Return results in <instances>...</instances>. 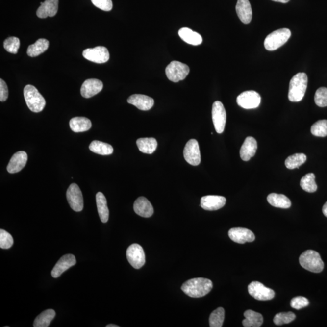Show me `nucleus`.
Here are the masks:
<instances>
[{"instance_id": "1", "label": "nucleus", "mask_w": 327, "mask_h": 327, "mask_svg": "<svg viewBox=\"0 0 327 327\" xmlns=\"http://www.w3.org/2000/svg\"><path fill=\"white\" fill-rule=\"evenodd\" d=\"M213 283L210 279L203 277L194 278L185 282L181 289L185 294L192 298H201L210 293Z\"/></svg>"}, {"instance_id": "2", "label": "nucleus", "mask_w": 327, "mask_h": 327, "mask_svg": "<svg viewBox=\"0 0 327 327\" xmlns=\"http://www.w3.org/2000/svg\"><path fill=\"white\" fill-rule=\"evenodd\" d=\"M308 77L305 73H298L291 79L288 99L292 102H300L304 97L307 88Z\"/></svg>"}, {"instance_id": "3", "label": "nucleus", "mask_w": 327, "mask_h": 327, "mask_svg": "<svg viewBox=\"0 0 327 327\" xmlns=\"http://www.w3.org/2000/svg\"><path fill=\"white\" fill-rule=\"evenodd\" d=\"M23 93L25 102L31 111L35 113L42 111L46 105V100L35 87L27 85Z\"/></svg>"}, {"instance_id": "4", "label": "nucleus", "mask_w": 327, "mask_h": 327, "mask_svg": "<svg viewBox=\"0 0 327 327\" xmlns=\"http://www.w3.org/2000/svg\"><path fill=\"white\" fill-rule=\"evenodd\" d=\"M300 263L303 269L316 274L323 271L324 268V262L320 254L312 250H308L301 254Z\"/></svg>"}, {"instance_id": "5", "label": "nucleus", "mask_w": 327, "mask_h": 327, "mask_svg": "<svg viewBox=\"0 0 327 327\" xmlns=\"http://www.w3.org/2000/svg\"><path fill=\"white\" fill-rule=\"evenodd\" d=\"M292 35L290 29L287 28L274 31L267 36L264 41V47L267 50L273 51L277 50L284 45Z\"/></svg>"}, {"instance_id": "6", "label": "nucleus", "mask_w": 327, "mask_h": 327, "mask_svg": "<svg viewBox=\"0 0 327 327\" xmlns=\"http://www.w3.org/2000/svg\"><path fill=\"white\" fill-rule=\"evenodd\" d=\"M190 72L189 67L187 64L177 61H172L167 66L166 74L170 81L174 82L183 80Z\"/></svg>"}, {"instance_id": "7", "label": "nucleus", "mask_w": 327, "mask_h": 327, "mask_svg": "<svg viewBox=\"0 0 327 327\" xmlns=\"http://www.w3.org/2000/svg\"><path fill=\"white\" fill-rule=\"evenodd\" d=\"M126 256L131 266L136 269H141L145 264V253L143 247L138 244H133L128 247Z\"/></svg>"}, {"instance_id": "8", "label": "nucleus", "mask_w": 327, "mask_h": 327, "mask_svg": "<svg viewBox=\"0 0 327 327\" xmlns=\"http://www.w3.org/2000/svg\"><path fill=\"white\" fill-rule=\"evenodd\" d=\"M66 197L72 210L79 212L83 209V197L78 185L72 184L67 190Z\"/></svg>"}, {"instance_id": "9", "label": "nucleus", "mask_w": 327, "mask_h": 327, "mask_svg": "<svg viewBox=\"0 0 327 327\" xmlns=\"http://www.w3.org/2000/svg\"><path fill=\"white\" fill-rule=\"evenodd\" d=\"M248 292L252 297L258 301L271 300L275 296L274 290L257 281L252 282L249 285Z\"/></svg>"}, {"instance_id": "10", "label": "nucleus", "mask_w": 327, "mask_h": 327, "mask_svg": "<svg viewBox=\"0 0 327 327\" xmlns=\"http://www.w3.org/2000/svg\"><path fill=\"white\" fill-rule=\"evenodd\" d=\"M226 119V111L223 103L219 101H215L212 107V120L218 133H222L225 130Z\"/></svg>"}, {"instance_id": "11", "label": "nucleus", "mask_w": 327, "mask_h": 327, "mask_svg": "<svg viewBox=\"0 0 327 327\" xmlns=\"http://www.w3.org/2000/svg\"><path fill=\"white\" fill-rule=\"evenodd\" d=\"M237 103L245 109H256L261 102V97L258 93L253 91L242 93L237 97Z\"/></svg>"}, {"instance_id": "12", "label": "nucleus", "mask_w": 327, "mask_h": 327, "mask_svg": "<svg viewBox=\"0 0 327 327\" xmlns=\"http://www.w3.org/2000/svg\"><path fill=\"white\" fill-rule=\"evenodd\" d=\"M82 55L86 60L98 64L106 63L110 58L109 50L104 46L86 49L82 52Z\"/></svg>"}, {"instance_id": "13", "label": "nucleus", "mask_w": 327, "mask_h": 327, "mask_svg": "<svg viewBox=\"0 0 327 327\" xmlns=\"http://www.w3.org/2000/svg\"><path fill=\"white\" fill-rule=\"evenodd\" d=\"M185 161L192 166H198L201 163V153L199 144L195 139L188 141L184 150Z\"/></svg>"}, {"instance_id": "14", "label": "nucleus", "mask_w": 327, "mask_h": 327, "mask_svg": "<svg viewBox=\"0 0 327 327\" xmlns=\"http://www.w3.org/2000/svg\"><path fill=\"white\" fill-rule=\"evenodd\" d=\"M228 236L231 240L238 244L251 243L255 239V236L251 230L246 228H232L228 231Z\"/></svg>"}, {"instance_id": "15", "label": "nucleus", "mask_w": 327, "mask_h": 327, "mask_svg": "<svg viewBox=\"0 0 327 327\" xmlns=\"http://www.w3.org/2000/svg\"><path fill=\"white\" fill-rule=\"evenodd\" d=\"M76 263V258L73 254H65L61 257L55 267H53L51 274L54 278L60 277L64 272L68 270Z\"/></svg>"}, {"instance_id": "16", "label": "nucleus", "mask_w": 327, "mask_h": 327, "mask_svg": "<svg viewBox=\"0 0 327 327\" xmlns=\"http://www.w3.org/2000/svg\"><path fill=\"white\" fill-rule=\"evenodd\" d=\"M225 197L218 195H207L201 199V207L203 209L208 211H214L220 209L225 205Z\"/></svg>"}, {"instance_id": "17", "label": "nucleus", "mask_w": 327, "mask_h": 327, "mask_svg": "<svg viewBox=\"0 0 327 327\" xmlns=\"http://www.w3.org/2000/svg\"><path fill=\"white\" fill-rule=\"evenodd\" d=\"M103 83L97 79H88L82 84L81 94L85 99H89L95 96L102 91Z\"/></svg>"}, {"instance_id": "18", "label": "nucleus", "mask_w": 327, "mask_h": 327, "mask_svg": "<svg viewBox=\"0 0 327 327\" xmlns=\"http://www.w3.org/2000/svg\"><path fill=\"white\" fill-rule=\"evenodd\" d=\"M27 154L24 151H20L12 156L7 167V172L10 174L19 172L24 168L27 161Z\"/></svg>"}, {"instance_id": "19", "label": "nucleus", "mask_w": 327, "mask_h": 327, "mask_svg": "<svg viewBox=\"0 0 327 327\" xmlns=\"http://www.w3.org/2000/svg\"><path fill=\"white\" fill-rule=\"evenodd\" d=\"M133 209L136 214L144 218H150L153 215L152 205L145 197H140L134 202Z\"/></svg>"}, {"instance_id": "20", "label": "nucleus", "mask_w": 327, "mask_h": 327, "mask_svg": "<svg viewBox=\"0 0 327 327\" xmlns=\"http://www.w3.org/2000/svg\"><path fill=\"white\" fill-rule=\"evenodd\" d=\"M127 102L130 104L135 105L138 109L144 110V111L151 109L154 103L152 98L141 94L131 95L128 98Z\"/></svg>"}, {"instance_id": "21", "label": "nucleus", "mask_w": 327, "mask_h": 327, "mask_svg": "<svg viewBox=\"0 0 327 327\" xmlns=\"http://www.w3.org/2000/svg\"><path fill=\"white\" fill-rule=\"evenodd\" d=\"M58 0H46L41 2V6L38 9L37 15L40 19H46L48 17H53L57 14Z\"/></svg>"}, {"instance_id": "22", "label": "nucleus", "mask_w": 327, "mask_h": 327, "mask_svg": "<svg viewBox=\"0 0 327 327\" xmlns=\"http://www.w3.org/2000/svg\"><path fill=\"white\" fill-rule=\"evenodd\" d=\"M257 148V141L253 137L249 136L241 146L240 156L244 161H248L255 155Z\"/></svg>"}, {"instance_id": "23", "label": "nucleus", "mask_w": 327, "mask_h": 327, "mask_svg": "<svg viewBox=\"0 0 327 327\" xmlns=\"http://www.w3.org/2000/svg\"><path fill=\"white\" fill-rule=\"evenodd\" d=\"M237 15L244 24H249L252 19V9L249 0H238L236 6Z\"/></svg>"}, {"instance_id": "24", "label": "nucleus", "mask_w": 327, "mask_h": 327, "mask_svg": "<svg viewBox=\"0 0 327 327\" xmlns=\"http://www.w3.org/2000/svg\"><path fill=\"white\" fill-rule=\"evenodd\" d=\"M178 34L182 40L189 45L198 46L202 43L201 35L189 28H182L179 30Z\"/></svg>"}, {"instance_id": "25", "label": "nucleus", "mask_w": 327, "mask_h": 327, "mask_svg": "<svg viewBox=\"0 0 327 327\" xmlns=\"http://www.w3.org/2000/svg\"><path fill=\"white\" fill-rule=\"evenodd\" d=\"M96 202L100 220H101L102 223H106L109 220V210L107 207L106 198L102 193H97Z\"/></svg>"}, {"instance_id": "26", "label": "nucleus", "mask_w": 327, "mask_h": 327, "mask_svg": "<svg viewBox=\"0 0 327 327\" xmlns=\"http://www.w3.org/2000/svg\"><path fill=\"white\" fill-rule=\"evenodd\" d=\"M245 319L243 321V326L245 327H259L263 323V317L261 314L253 310H248L244 314Z\"/></svg>"}, {"instance_id": "27", "label": "nucleus", "mask_w": 327, "mask_h": 327, "mask_svg": "<svg viewBox=\"0 0 327 327\" xmlns=\"http://www.w3.org/2000/svg\"><path fill=\"white\" fill-rule=\"evenodd\" d=\"M71 130L74 132H84L92 127L91 120L86 117H75L69 122Z\"/></svg>"}, {"instance_id": "28", "label": "nucleus", "mask_w": 327, "mask_h": 327, "mask_svg": "<svg viewBox=\"0 0 327 327\" xmlns=\"http://www.w3.org/2000/svg\"><path fill=\"white\" fill-rule=\"evenodd\" d=\"M267 201L270 205L277 208H288L292 205L289 198L282 194H270L268 195Z\"/></svg>"}, {"instance_id": "29", "label": "nucleus", "mask_w": 327, "mask_h": 327, "mask_svg": "<svg viewBox=\"0 0 327 327\" xmlns=\"http://www.w3.org/2000/svg\"><path fill=\"white\" fill-rule=\"evenodd\" d=\"M139 150L146 154H152L156 151L158 143L155 138H143L136 141Z\"/></svg>"}, {"instance_id": "30", "label": "nucleus", "mask_w": 327, "mask_h": 327, "mask_svg": "<svg viewBox=\"0 0 327 327\" xmlns=\"http://www.w3.org/2000/svg\"><path fill=\"white\" fill-rule=\"evenodd\" d=\"M49 46L50 42L48 40L40 38L34 44L29 46L27 50V55L31 57H35L47 50Z\"/></svg>"}, {"instance_id": "31", "label": "nucleus", "mask_w": 327, "mask_h": 327, "mask_svg": "<svg viewBox=\"0 0 327 327\" xmlns=\"http://www.w3.org/2000/svg\"><path fill=\"white\" fill-rule=\"evenodd\" d=\"M55 311L52 309H48L44 311L40 315L35 318L33 327H48L50 326L51 322L55 317Z\"/></svg>"}, {"instance_id": "32", "label": "nucleus", "mask_w": 327, "mask_h": 327, "mask_svg": "<svg viewBox=\"0 0 327 327\" xmlns=\"http://www.w3.org/2000/svg\"><path fill=\"white\" fill-rule=\"evenodd\" d=\"M89 149L92 152L101 155H109L113 152V148L111 145L100 141H92L90 144Z\"/></svg>"}, {"instance_id": "33", "label": "nucleus", "mask_w": 327, "mask_h": 327, "mask_svg": "<svg viewBox=\"0 0 327 327\" xmlns=\"http://www.w3.org/2000/svg\"><path fill=\"white\" fill-rule=\"evenodd\" d=\"M307 160V156L303 153H295L288 156L285 161V166L288 169L298 168Z\"/></svg>"}, {"instance_id": "34", "label": "nucleus", "mask_w": 327, "mask_h": 327, "mask_svg": "<svg viewBox=\"0 0 327 327\" xmlns=\"http://www.w3.org/2000/svg\"><path fill=\"white\" fill-rule=\"evenodd\" d=\"M301 187L305 192L308 193L315 192L318 186L315 182V175L313 173H309L302 177L300 182Z\"/></svg>"}, {"instance_id": "35", "label": "nucleus", "mask_w": 327, "mask_h": 327, "mask_svg": "<svg viewBox=\"0 0 327 327\" xmlns=\"http://www.w3.org/2000/svg\"><path fill=\"white\" fill-rule=\"evenodd\" d=\"M225 311L222 307H219L213 311L210 316L209 324L210 327H223L225 321Z\"/></svg>"}, {"instance_id": "36", "label": "nucleus", "mask_w": 327, "mask_h": 327, "mask_svg": "<svg viewBox=\"0 0 327 327\" xmlns=\"http://www.w3.org/2000/svg\"><path fill=\"white\" fill-rule=\"evenodd\" d=\"M311 132L314 136L325 137L327 136V120H319L311 127Z\"/></svg>"}, {"instance_id": "37", "label": "nucleus", "mask_w": 327, "mask_h": 327, "mask_svg": "<svg viewBox=\"0 0 327 327\" xmlns=\"http://www.w3.org/2000/svg\"><path fill=\"white\" fill-rule=\"evenodd\" d=\"M296 318V315L293 312L279 313L275 315L274 322L277 326H282L292 323Z\"/></svg>"}, {"instance_id": "38", "label": "nucleus", "mask_w": 327, "mask_h": 327, "mask_svg": "<svg viewBox=\"0 0 327 327\" xmlns=\"http://www.w3.org/2000/svg\"><path fill=\"white\" fill-rule=\"evenodd\" d=\"M20 46L19 38L11 37L4 41V48L9 53L16 54Z\"/></svg>"}, {"instance_id": "39", "label": "nucleus", "mask_w": 327, "mask_h": 327, "mask_svg": "<svg viewBox=\"0 0 327 327\" xmlns=\"http://www.w3.org/2000/svg\"><path fill=\"white\" fill-rule=\"evenodd\" d=\"M315 102L319 107L327 106V88L320 87L316 91L315 95Z\"/></svg>"}, {"instance_id": "40", "label": "nucleus", "mask_w": 327, "mask_h": 327, "mask_svg": "<svg viewBox=\"0 0 327 327\" xmlns=\"http://www.w3.org/2000/svg\"><path fill=\"white\" fill-rule=\"evenodd\" d=\"M14 244V239L10 234L3 229L0 230V247L2 249H10Z\"/></svg>"}, {"instance_id": "41", "label": "nucleus", "mask_w": 327, "mask_h": 327, "mask_svg": "<svg viewBox=\"0 0 327 327\" xmlns=\"http://www.w3.org/2000/svg\"><path fill=\"white\" fill-rule=\"evenodd\" d=\"M309 301L307 298L303 297H297L293 298L290 302V305L296 310H300L303 308L307 307L309 305Z\"/></svg>"}, {"instance_id": "42", "label": "nucleus", "mask_w": 327, "mask_h": 327, "mask_svg": "<svg viewBox=\"0 0 327 327\" xmlns=\"http://www.w3.org/2000/svg\"><path fill=\"white\" fill-rule=\"evenodd\" d=\"M91 1L95 7L104 11L109 12L112 9V0H91Z\"/></svg>"}, {"instance_id": "43", "label": "nucleus", "mask_w": 327, "mask_h": 327, "mask_svg": "<svg viewBox=\"0 0 327 327\" xmlns=\"http://www.w3.org/2000/svg\"><path fill=\"white\" fill-rule=\"evenodd\" d=\"M8 95V87H7L6 82L1 79H0V101L1 102L6 101Z\"/></svg>"}, {"instance_id": "44", "label": "nucleus", "mask_w": 327, "mask_h": 327, "mask_svg": "<svg viewBox=\"0 0 327 327\" xmlns=\"http://www.w3.org/2000/svg\"><path fill=\"white\" fill-rule=\"evenodd\" d=\"M323 212L324 216L327 218V202H326V204L324 205L323 207Z\"/></svg>"}, {"instance_id": "45", "label": "nucleus", "mask_w": 327, "mask_h": 327, "mask_svg": "<svg viewBox=\"0 0 327 327\" xmlns=\"http://www.w3.org/2000/svg\"><path fill=\"white\" fill-rule=\"evenodd\" d=\"M272 1L281 2V3H287L290 0H272Z\"/></svg>"}, {"instance_id": "46", "label": "nucleus", "mask_w": 327, "mask_h": 327, "mask_svg": "<svg viewBox=\"0 0 327 327\" xmlns=\"http://www.w3.org/2000/svg\"><path fill=\"white\" fill-rule=\"evenodd\" d=\"M120 326L114 325V324H109V325L106 326V327H119Z\"/></svg>"}]
</instances>
